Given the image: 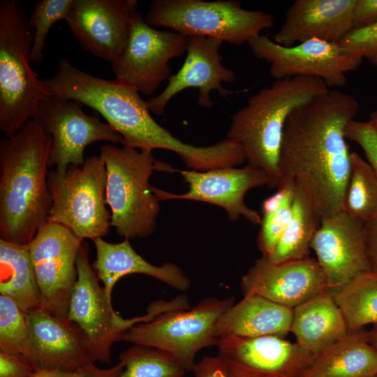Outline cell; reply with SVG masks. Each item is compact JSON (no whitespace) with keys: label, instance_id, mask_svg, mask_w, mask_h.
Segmentation results:
<instances>
[{"label":"cell","instance_id":"1","mask_svg":"<svg viewBox=\"0 0 377 377\" xmlns=\"http://www.w3.org/2000/svg\"><path fill=\"white\" fill-rule=\"evenodd\" d=\"M358 109L353 96L330 89L297 107L286 120L281 183L292 181L301 188L321 219L343 211L351 153L345 129Z\"/></svg>","mask_w":377,"mask_h":377},{"label":"cell","instance_id":"2","mask_svg":"<svg viewBox=\"0 0 377 377\" xmlns=\"http://www.w3.org/2000/svg\"><path fill=\"white\" fill-rule=\"evenodd\" d=\"M52 138L38 118L0 141V239L28 245L48 221Z\"/></svg>","mask_w":377,"mask_h":377},{"label":"cell","instance_id":"3","mask_svg":"<svg viewBox=\"0 0 377 377\" xmlns=\"http://www.w3.org/2000/svg\"><path fill=\"white\" fill-rule=\"evenodd\" d=\"M328 90L325 82L315 77L276 80L250 96L232 116L227 138L239 143L248 165L268 173L278 188L281 181L279 153L288 116L297 107Z\"/></svg>","mask_w":377,"mask_h":377},{"label":"cell","instance_id":"4","mask_svg":"<svg viewBox=\"0 0 377 377\" xmlns=\"http://www.w3.org/2000/svg\"><path fill=\"white\" fill-rule=\"evenodd\" d=\"M34 31L15 0L0 1V130L17 133L38 118L39 105L51 93L31 68Z\"/></svg>","mask_w":377,"mask_h":377},{"label":"cell","instance_id":"5","mask_svg":"<svg viewBox=\"0 0 377 377\" xmlns=\"http://www.w3.org/2000/svg\"><path fill=\"white\" fill-rule=\"evenodd\" d=\"M151 149L103 145L100 156L107 170L106 199L111 226L127 239L146 237L156 228L159 199L149 184L155 171L169 172V164L157 161Z\"/></svg>","mask_w":377,"mask_h":377},{"label":"cell","instance_id":"6","mask_svg":"<svg viewBox=\"0 0 377 377\" xmlns=\"http://www.w3.org/2000/svg\"><path fill=\"white\" fill-rule=\"evenodd\" d=\"M155 27L186 36H200L241 45L274 26L273 16L243 8L235 0H153L144 17Z\"/></svg>","mask_w":377,"mask_h":377},{"label":"cell","instance_id":"7","mask_svg":"<svg viewBox=\"0 0 377 377\" xmlns=\"http://www.w3.org/2000/svg\"><path fill=\"white\" fill-rule=\"evenodd\" d=\"M89 246L82 242L77 259V279L69 303L68 318L76 323L88 340L95 362L109 363L113 343L130 327L153 319L160 313L186 307V300L179 297L171 302L157 301L143 316L124 318L114 310L89 258Z\"/></svg>","mask_w":377,"mask_h":377},{"label":"cell","instance_id":"8","mask_svg":"<svg viewBox=\"0 0 377 377\" xmlns=\"http://www.w3.org/2000/svg\"><path fill=\"white\" fill-rule=\"evenodd\" d=\"M52 205L48 221L62 225L77 237L94 239L105 236L111 226L106 207L107 170L99 156L85 159L82 166L70 165L61 177L48 173Z\"/></svg>","mask_w":377,"mask_h":377},{"label":"cell","instance_id":"9","mask_svg":"<svg viewBox=\"0 0 377 377\" xmlns=\"http://www.w3.org/2000/svg\"><path fill=\"white\" fill-rule=\"evenodd\" d=\"M235 304L232 297H207L191 309L158 314L127 330L120 341L152 346L175 357L186 371H192L195 356L202 349L216 346V325Z\"/></svg>","mask_w":377,"mask_h":377},{"label":"cell","instance_id":"10","mask_svg":"<svg viewBox=\"0 0 377 377\" xmlns=\"http://www.w3.org/2000/svg\"><path fill=\"white\" fill-rule=\"evenodd\" d=\"M188 36L148 25L142 14H135L128 43L121 55L111 64L115 79L139 94L151 96L171 75L169 62L186 53Z\"/></svg>","mask_w":377,"mask_h":377},{"label":"cell","instance_id":"11","mask_svg":"<svg viewBox=\"0 0 377 377\" xmlns=\"http://www.w3.org/2000/svg\"><path fill=\"white\" fill-rule=\"evenodd\" d=\"M82 242L66 227L47 222L28 244L41 295L40 309L56 317L68 318Z\"/></svg>","mask_w":377,"mask_h":377},{"label":"cell","instance_id":"12","mask_svg":"<svg viewBox=\"0 0 377 377\" xmlns=\"http://www.w3.org/2000/svg\"><path fill=\"white\" fill-rule=\"evenodd\" d=\"M38 119L52 138L50 166L63 177L70 165L82 166L86 147L97 141L124 143V139L97 114L84 112L78 103L54 94L42 101Z\"/></svg>","mask_w":377,"mask_h":377},{"label":"cell","instance_id":"13","mask_svg":"<svg viewBox=\"0 0 377 377\" xmlns=\"http://www.w3.org/2000/svg\"><path fill=\"white\" fill-rule=\"evenodd\" d=\"M247 43L257 59L269 64V74L275 80L315 77L329 88L343 87L347 83L346 74L357 69L362 61L347 56L339 43L316 38L285 47L261 34Z\"/></svg>","mask_w":377,"mask_h":377},{"label":"cell","instance_id":"14","mask_svg":"<svg viewBox=\"0 0 377 377\" xmlns=\"http://www.w3.org/2000/svg\"><path fill=\"white\" fill-rule=\"evenodd\" d=\"M170 172H179L189 189L185 193L176 194L152 186L160 201L182 199L205 202L223 207L232 221L242 216L253 224H260L261 216L246 205V193L265 185L276 187L268 173L248 164L240 168L228 167L205 171L184 170L171 166Z\"/></svg>","mask_w":377,"mask_h":377},{"label":"cell","instance_id":"15","mask_svg":"<svg viewBox=\"0 0 377 377\" xmlns=\"http://www.w3.org/2000/svg\"><path fill=\"white\" fill-rule=\"evenodd\" d=\"M218 357L234 377H299L316 356L277 336L221 338Z\"/></svg>","mask_w":377,"mask_h":377},{"label":"cell","instance_id":"16","mask_svg":"<svg viewBox=\"0 0 377 377\" xmlns=\"http://www.w3.org/2000/svg\"><path fill=\"white\" fill-rule=\"evenodd\" d=\"M137 0H73L66 23L81 47L111 64L123 53Z\"/></svg>","mask_w":377,"mask_h":377},{"label":"cell","instance_id":"17","mask_svg":"<svg viewBox=\"0 0 377 377\" xmlns=\"http://www.w3.org/2000/svg\"><path fill=\"white\" fill-rule=\"evenodd\" d=\"M330 290L371 271L365 224L344 211L322 218L311 243Z\"/></svg>","mask_w":377,"mask_h":377},{"label":"cell","instance_id":"18","mask_svg":"<svg viewBox=\"0 0 377 377\" xmlns=\"http://www.w3.org/2000/svg\"><path fill=\"white\" fill-rule=\"evenodd\" d=\"M22 355L36 371H77L95 365L81 328L68 318L56 317L42 309L28 313Z\"/></svg>","mask_w":377,"mask_h":377},{"label":"cell","instance_id":"19","mask_svg":"<svg viewBox=\"0 0 377 377\" xmlns=\"http://www.w3.org/2000/svg\"><path fill=\"white\" fill-rule=\"evenodd\" d=\"M223 41L200 36H188L186 55L179 70L172 75L165 88L158 96L147 101L149 111L158 116L165 114L169 101L186 89L198 90V104L210 108L214 103L211 93L217 91L226 97L234 93L223 87V83L235 82V73L222 64L219 50Z\"/></svg>","mask_w":377,"mask_h":377},{"label":"cell","instance_id":"20","mask_svg":"<svg viewBox=\"0 0 377 377\" xmlns=\"http://www.w3.org/2000/svg\"><path fill=\"white\" fill-rule=\"evenodd\" d=\"M242 289L244 295H259L290 309L330 290L317 260L274 263L264 256L244 275Z\"/></svg>","mask_w":377,"mask_h":377},{"label":"cell","instance_id":"21","mask_svg":"<svg viewBox=\"0 0 377 377\" xmlns=\"http://www.w3.org/2000/svg\"><path fill=\"white\" fill-rule=\"evenodd\" d=\"M357 0H295L274 41L292 47L316 38L339 43L351 29Z\"/></svg>","mask_w":377,"mask_h":377},{"label":"cell","instance_id":"22","mask_svg":"<svg viewBox=\"0 0 377 377\" xmlns=\"http://www.w3.org/2000/svg\"><path fill=\"white\" fill-rule=\"evenodd\" d=\"M128 239L119 243L108 242L101 237L93 239L96 251L93 268L109 298L117 282L132 274L151 276L177 290L189 288L191 281L180 267L170 263L161 266L149 263L135 252Z\"/></svg>","mask_w":377,"mask_h":377},{"label":"cell","instance_id":"23","mask_svg":"<svg viewBox=\"0 0 377 377\" xmlns=\"http://www.w3.org/2000/svg\"><path fill=\"white\" fill-rule=\"evenodd\" d=\"M293 309L256 295H246L232 304L217 322V340L229 336L283 337L290 330Z\"/></svg>","mask_w":377,"mask_h":377},{"label":"cell","instance_id":"24","mask_svg":"<svg viewBox=\"0 0 377 377\" xmlns=\"http://www.w3.org/2000/svg\"><path fill=\"white\" fill-rule=\"evenodd\" d=\"M290 332L296 343L316 355L349 330L341 309L327 290L293 309Z\"/></svg>","mask_w":377,"mask_h":377},{"label":"cell","instance_id":"25","mask_svg":"<svg viewBox=\"0 0 377 377\" xmlns=\"http://www.w3.org/2000/svg\"><path fill=\"white\" fill-rule=\"evenodd\" d=\"M299 377H377V350L366 330L349 331L320 351Z\"/></svg>","mask_w":377,"mask_h":377},{"label":"cell","instance_id":"26","mask_svg":"<svg viewBox=\"0 0 377 377\" xmlns=\"http://www.w3.org/2000/svg\"><path fill=\"white\" fill-rule=\"evenodd\" d=\"M0 293L29 313L41 308V295L28 245L0 239Z\"/></svg>","mask_w":377,"mask_h":377},{"label":"cell","instance_id":"27","mask_svg":"<svg viewBox=\"0 0 377 377\" xmlns=\"http://www.w3.org/2000/svg\"><path fill=\"white\" fill-rule=\"evenodd\" d=\"M320 220L309 198L295 186L290 220L275 249L266 258L281 263L309 257L311 243Z\"/></svg>","mask_w":377,"mask_h":377},{"label":"cell","instance_id":"28","mask_svg":"<svg viewBox=\"0 0 377 377\" xmlns=\"http://www.w3.org/2000/svg\"><path fill=\"white\" fill-rule=\"evenodd\" d=\"M331 293L349 331L377 325V274L371 271L362 274Z\"/></svg>","mask_w":377,"mask_h":377},{"label":"cell","instance_id":"29","mask_svg":"<svg viewBox=\"0 0 377 377\" xmlns=\"http://www.w3.org/2000/svg\"><path fill=\"white\" fill-rule=\"evenodd\" d=\"M343 211L364 223L377 219V175L367 160L350 153V170Z\"/></svg>","mask_w":377,"mask_h":377},{"label":"cell","instance_id":"30","mask_svg":"<svg viewBox=\"0 0 377 377\" xmlns=\"http://www.w3.org/2000/svg\"><path fill=\"white\" fill-rule=\"evenodd\" d=\"M295 188L292 181H283L263 204L257 244L264 257L272 253L290 220Z\"/></svg>","mask_w":377,"mask_h":377},{"label":"cell","instance_id":"31","mask_svg":"<svg viewBox=\"0 0 377 377\" xmlns=\"http://www.w3.org/2000/svg\"><path fill=\"white\" fill-rule=\"evenodd\" d=\"M119 360L124 368L117 377H184L187 372L171 354L152 346L133 344Z\"/></svg>","mask_w":377,"mask_h":377},{"label":"cell","instance_id":"32","mask_svg":"<svg viewBox=\"0 0 377 377\" xmlns=\"http://www.w3.org/2000/svg\"><path fill=\"white\" fill-rule=\"evenodd\" d=\"M73 0H41L34 4L29 23L34 31L31 61L40 63L45 38L56 22L66 21Z\"/></svg>","mask_w":377,"mask_h":377},{"label":"cell","instance_id":"33","mask_svg":"<svg viewBox=\"0 0 377 377\" xmlns=\"http://www.w3.org/2000/svg\"><path fill=\"white\" fill-rule=\"evenodd\" d=\"M28 334V313L11 298L0 295V350L22 354Z\"/></svg>","mask_w":377,"mask_h":377},{"label":"cell","instance_id":"34","mask_svg":"<svg viewBox=\"0 0 377 377\" xmlns=\"http://www.w3.org/2000/svg\"><path fill=\"white\" fill-rule=\"evenodd\" d=\"M339 44L347 56L360 60L366 59L377 68V23L351 29Z\"/></svg>","mask_w":377,"mask_h":377},{"label":"cell","instance_id":"35","mask_svg":"<svg viewBox=\"0 0 377 377\" xmlns=\"http://www.w3.org/2000/svg\"><path fill=\"white\" fill-rule=\"evenodd\" d=\"M346 138L356 142L377 175V131L367 121H350L345 129Z\"/></svg>","mask_w":377,"mask_h":377},{"label":"cell","instance_id":"36","mask_svg":"<svg viewBox=\"0 0 377 377\" xmlns=\"http://www.w3.org/2000/svg\"><path fill=\"white\" fill-rule=\"evenodd\" d=\"M121 362L108 369H101L95 365L77 371L60 369H42L36 371L31 377H117L124 370Z\"/></svg>","mask_w":377,"mask_h":377},{"label":"cell","instance_id":"37","mask_svg":"<svg viewBox=\"0 0 377 377\" xmlns=\"http://www.w3.org/2000/svg\"><path fill=\"white\" fill-rule=\"evenodd\" d=\"M35 371L22 354L0 350V377H31Z\"/></svg>","mask_w":377,"mask_h":377},{"label":"cell","instance_id":"38","mask_svg":"<svg viewBox=\"0 0 377 377\" xmlns=\"http://www.w3.org/2000/svg\"><path fill=\"white\" fill-rule=\"evenodd\" d=\"M377 23V0H357L354 8L352 29Z\"/></svg>","mask_w":377,"mask_h":377},{"label":"cell","instance_id":"39","mask_svg":"<svg viewBox=\"0 0 377 377\" xmlns=\"http://www.w3.org/2000/svg\"><path fill=\"white\" fill-rule=\"evenodd\" d=\"M192 371L195 377H234L216 356H205L196 362Z\"/></svg>","mask_w":377,"mask_h":377},{"label":"cell","instance_id":"40","mask_svg":"<svg viewBox=\"0 0 377 377\" xmlns=\"http://www.w3.org/2000/svg\"><path fill=\"white\" fill-rule=\"evenodd\" d=\"M367 246L371 272L377 274V219L365 223Z\"/></svg>","mask_w":377,"mask_h":377},{"label":"cell","instance_id":"41","mask_svg":"<svg viewBox=\"0 0 377 377\" xmlns=\"http://www.w3.org/2000/svg\"><path fill=\"white\" fill-rule=\"evenodd\" d=\"M367 341L377 350V325H374L370 330H366Z\"/></svg>","mask_w":377,"mask_h":377},{"label":"cell","instance_id":"42","mask_svg":"<svg viewBox=\"0 0 377 377\" xmlns=\"http://www.w3.org/2000/svg\"><path fill=\"white\" fill-rule=\"evenodd\" d=\"M368 121L377 131V110L371 114Z\"/></svg>","mask_w":377,"mask_h":377}]
</instances>
